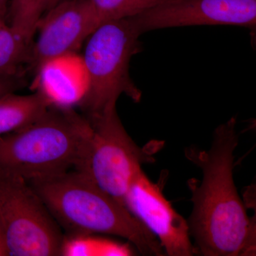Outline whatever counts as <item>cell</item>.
I'll use <instances>...</instances> for the list:
<instances>
[{
	"label": "cell",
	"instance_id": "cell-12",
	"mask_svg": "<svg viewBox=\"0 0 256 256\" xmlns=\"http://www.w3.org/2000/svg\"><path fill=\"white\" fill-rule=\"evenodd\" d=\"M52 0H11L9 5L11 28L30 44L44 13Z\"/></svg>",
	"mask_w": 256,
	"mask_h": 256
},
{
	"label": "cell",
	"instance_id": "cell-9",
	"mask_svg": "<svg viewBox=\"0 0 256 256\" xmlns=\"http://www.w3.org/2000/svg\"><path fill=\"white\" fill-rule=\"evenodd\" d=\"M99 25L90 0H62L38 22L28 63L37 68L50 58L76 52Z\"/></svg>",
	"mask_w": 256,
	"mask_h": 256
},
{
	"label": "cell",
	"instance_id": "cell-6",
	"mask_svg": "<svg viewBox=\"0 0 256 256\" xmlns=\"http://www.w3.org/2000/svg\"><path fill=\"white\" fill-rule=\"evenodd\" d=\"M0 224L9 256H60L64 236L36 192L0 169Z\"/></svg>",
	"mask_w": 256,
	"mask_h": 256
},
{
	"label": "cell",
	"instance_id": "cell-19",
	"mask_svg": "<svg viewBox=\"0 0 256 256\" xmlns=\"http://www.w3.org/2000/svg\"><path fill=\"white\" fill-rule=\"evenodd\" d=\"M60 1H62V0H52V4H50V8H53V6H54L56 4H58V2H60Z\"/></svg>",
	"mask_w": 256,
	"mask_h": 256
},
{
	"label": "cell",
	"instance_id": "cell-18",
	"mask_svg": "<svg viewBox=\"0 0 256 256\" xmlns=\"http://www.w3.org/2000/svg\"><path fill=\"white\" fill-rule=\"evenodd\" d=\"M10 0H0V16L6 20L9 11Z\"/></svg>",
	"mask_w": 256,
	"mask_h": 256
},
{
	"label": "cell",
	"instance_id": "cell-14",
	"mask_svg": "<svg viewBox=\"0 0 256 256\" xmlns=\"http://www.w3.org/2000/svg\"><path fill=\"white\" fill-rule=\"evenodd\" d=\"M164 0H90L100 25L106 22L132 18Z\"/></svg>",
	"mask_w": 256,
	"mask_h": 256
},
{
	"label": "cell",
	"instance_id": "cell-17",
	"mask_svg": "<svg viewBox=\"0 0 256 256\" xmlns=\"http://www.w3.org/2000/svg\"><path fill=\"white\" fill-rule=\"evenodd\" d=\"M9 256L8 248H6V242H5L4 232L2 227L0 224V256Z\"/></svg>",
	"mask_w": 256,
	"mask_h": 256
},
{
	"label": "cell",
	"instance_id": "cell-5",
	"mask_svg": "<svg viewBox=\"0 0 256 256\" xmlns=\"http://www.w3.org/2000/svg\"><path fill=\"white\" fill-rule=\"evenodd\" d=\"M88 118L92 132L75 170L124 205L133 176L144 163L153 161L154 152L133 141L120 119L116 105Z\"/></svg>",
	"mask_w": 256,
	"mask_h": 256
},
{
	"label": "cell",
	"instance_id": "cell-15",
	"mask_svg": "<svg viewBox=\"0 0 256 256\" xmlns=\"http://www.w3.org/2000/svg\"><path fill=\"white\" fill-rule=\"evenodd\" d=\"M102 238L89 234H68L64 236L60 256H100Z\"/></svg>",
	"mask_w": 256,
	"mask_h": 256
},
{
	"label": "cell",
	"instance_id": "cell-13",
	"mask_svg": "<svg viewBox=\"0 0 256 256\" xmlns=\"http://www.w3.org/2000/svg\"><path fill=\"white\" fill-rule=\"evenodd\" d=\"M30 44L18 36L10 25L0 26V75L16 76L18 68L30 57Z\"/></svg>",
	"mask_w": 256,
	"mask_h": 256
},
{
	"label": "cell",
	"instance_id": "cell-8",
	"mask_svg": "<svg viewBox=\"0 0 256 256\" xmlns=\"http://www.w3.org/2000/svg\"><path fill=\"white\" fill-rule=\"evenodd\" d=\"M141 35L161 28L234 25L256 31V0H164L130 18Z\"/></svg>",
	"mask_w": 256,
	"mask_h": 256
},
{
	"label": "cell",
	"instance_id": "cell-1",
	"mask_svg": "<svg viewBox=\"0 0 256 256\" xmlns=\"http://www.w3.org/2000/svg\"><path fill=\"white\" fill-rule=\"evenodd\" d=\"M236 120L216 128L208 150L188 146L185 156L200 168L202 181L190 178L193 210L188 220L198 254L252 256L256 252V220L248 216L234 180V151L238 144Z\"/></svg>",
	"mask_w": 256,
	"mask_h": 256
},
{
	"label": "cell",
	"instance_id": "cell-11",
	"mask_svg": "<svg viewBox=\"0 0 256 256\" xmlns=\"http://www.w3.org/2000/svg\"><path fill=\"white\" fill-rule=\"evenodd\" d=\"M38 92L20 96L10 92L0 98V134L26 127L42 117L50 107Z\"/></svg>",
	"mask_w": 256,
	"mask_h": 256
},
{
	"label": "cell",
	"instance_id": "cell-10",
	"mask_svg": "<svg viewBox=\"0 0 256 256\" xmlns=\"http://www.w3.org/2000/svg\"><path fill=\"white\" fill-rule=\"evenodd\" d=\"M34 88L50 106L73 108L86 97L89 78L82 56L70 52L45 60L37 67Z\"/></svg>",
	"mask_w": 256,
	"mask_h": 256
},
{
	"label": "cell",
	"instance_id": "cell-7",
	"mask_svg": "<svg viewBox=\"0 0 256 256\" xmlns=\"http://www.w3.org/2000/svg\"><path fill=\"white\" fill-rule=\"evenodd\" d=\"M166 174H162L158 183H154L142 169L139 170L124 196V206L158 239L165 255H197L198 250L190 239L188 220L175 210L163 194Z\"/></svg>",
	"mask_w": 256,
	"mask_h": 256
},
{
	"label": "cell",
	"instance_id": "cell-16",
	"mask_svg": "<svg viewBox=\"0 0 256 256\" xmlns=\"http://www.w3.org/2000/svg\"><path fill=\"white\" fill-rule=\"evenodd\" d=\"M16 76L0 75V98L14 92L18 88Z\"/></svg>",
	"mask_w": 256,
	"mask_h": 256
},
{
	"label": "cell",
	"instance_id": "cell-20",
	"mask_svg": "<svg viewBox=\"0 0 256 256\" xmlns=\"http://www.w3.org/2000/svg\"><path fill=\"white\" fill-rule=\"evenodd\" d=\"M6 23V20H4V18H2L1 16H0V26H2V25Z\"/></svg>",
	"mask_w": 256,
	"mask_h": 256
},
{
	"label": "cell",
	"instance_id": "cell-3",
	"mask_svg": "<svg viewBox=\"0 0 256 256\" xmlns=\"http://www.w3.org/2000/svg\"><path fill=\"white\" fill-rule=\"evenodd\" d=\"M92 132L90 120L74 108L50 106L26 127L0 134V169L28 183L75 170Z\"/></svg>",
	"mask_w": 256,
	"mask_h": 256
},
{
	"label": "cell",
	"instance_id": "cell-2",
	"mask_svg": "<svg viewBox=\"0 0 256 256\" xmlns=\"http://www.w3.org/2000/svg\"><path fill=\"white\" fill-rule=\"evenodd\" d=\"M28 184L68 234L116 236L143 256H165L158 239L124 205L82 173L74 170Z\"/></svg>",
	"mask_w": 256,
	"mask_h": 256
},
{
	"label": "cell",
	"instance_id": "cell-4",
	"mask_svg": "<svg viewBox=\"0 0 256 256\" xmlns=\"http://www.w3.org/2000/svg\"><path fill=\"white\" fill-rule=\"evenodd\" d=\"M140 34L132 18L101 24L88 38L84 56L89 88L82 101L88 117L117 104L122 94L139 102L142 92L130 76V62L141 50Z\"/></svg>",
	"mask_w": 256,
	"mask_h": 256
}]
</instances>
